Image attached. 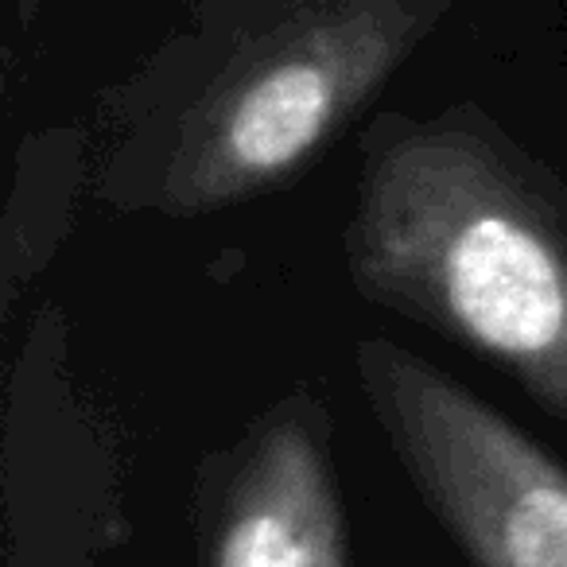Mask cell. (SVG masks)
<instances>
[{
  "mask_svg": "<svg viewBox=\"0 0 567 567\" xmlns=\"http://www.w3.org/2000/svg\"><path fill=\"white\" fill-rule=\"evenodd\" d=\"M455 0H195L105 97L94 195L206 218L288 190L365 117Z\"/></svg>",
  "mask_w": 567,
  "mask_h": 567,
  "instance_id": "cell-1",
  "label": "cell"
},
{
  "mask_svg": "<svg viewBox=\"0 0 567 567\" xmlns=\"http://www.w3.org/2000/svg\"><path fill=\"white\" fill-rule=\"evenodd\" d=\"M354 292L513 381L567 424V187L474 105L381 113L358 141Z\"/></svg>",
  "mask_w": 567,
  "mask_h": 567,
  "instance_id": "cell-2",
  "label": "cell"
},
{
  "mask_svg": "<svg viewBox=\"0 0 567 567\" xmlns=\"http://www.w3.org/2000/svg\"><path fill=\"white\" fill-rule=\"evenodd\" d=\"M354 378L396 463L474 567H567V466L416 350L370 334Z\"/></svg>",
  "mask_w": 567,
  "mask_h": 567,
  "instance_id": "cell-3",
  "label": "cell"
},
{
  "mask_svg": "<svg viewBox=\"0 0 567 567\" xmlns=\"http://www.w3.org/2000/svg\"><path fill=\"white\" fill-rule=\"evenodd\" d=\"M203 567H350L323 396L272 401L203 482Z\"/></svg>",
  "mask_w": 567,
  "mask_h": 567,
  "instance_id": "cell-4",
  "label": "cell"
},
{
  "mask_svg": "<svg viewBox=\"0 0 567 567\" xmlns=\"http://www.w3.org/2000/svg\"><path fill=\"white\" fill-rule=\"evenodd\" d=\"M40 4H43V0H17V20H20V24H28V20L40 12Z\"/></svg>",
  "mask_w": 567,
  "mask_h": 567,
  "instance_id": "cell-5",
  "label": "cell"
}]
</instances>
